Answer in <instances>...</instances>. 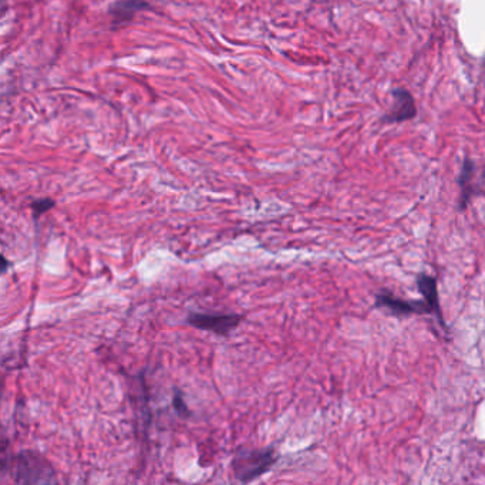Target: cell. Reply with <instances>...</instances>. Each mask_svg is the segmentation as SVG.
Here are the masks:
<instances>
[{
    "instance_id": "1",
    "label": "cell",
    "mask_w": 485,
    "mask_h": 485,
    "mask_svg": "<svg viewBox=\"0 0 485 485\" xmlns=\"http://www.w3.org/2000/svg\"><path fill=\"white\" fill-rule=\"evenodd\" d=\"M3 476L10 473L14 484H56L57 473L48 460L34 450H24L16 456H4L0 460Z\"/></svg>"
},
{
    "instance_id": "2",
    "label": "cell",
    "mask_w": 485,
    "mask_h": 485,
    "mask_svg": "<svg viewBox=\"0 0 485 485\" xmlns=\"http://www.w3.org/2000/svg\"><path fill=\"white\" fill-rule=\"evenodd\" d=\"M277 460L279 454L272 446L265 449L241 447L231 461V470L237 481L246 484L269 473Z\"/></svg>"
},
{
    "instance_id": "3",
    "label": "cell",
    "mask_w": 485,
    "mask_h": 485,
    "mask_svg": "<svg viewBox=\"0 0 485 485\" xmlns=\"http://www.w3.org/2000/svg\"><path fill=\"white\" fill-rule=\"evenodd\" d=\"M245 316L241 313H221V312H190L187 323L195 329L214 333L217 336L228 337L242 323Z\"/></svg>"
},
{
    "instance_id": "4",
    "label": "cell",
    "mask_w": 485,
    "mask_h": 485,
    "mask_svg": "<svg viewBox=\"0 0 485 485\" xmlns=\"http://www.w3.org/2000/svg\"><path fill=\"white\" fill-rule=\"evenodd\" d=\"M376 306L383 307L394 316H410V315H429L433 313L432 307L426 300H403L386 290L377 293Z\"/></svg>"
},
{
    "instance_id": "5",
    "label": "cell",
    "mask_w": 485,
    "mask_h": 485,
    "mask_svg": "<svg viewBox=\"0 0 485 485\" xmlns=\"http://www.w3.org/2000/svg\"><path fill=\"white\" fill-rule=\"evenodd\" d=\"M393 106L392 110L384 116L383 123L397 124L409 121L417 116V107L412 93L403 87H397L392 91Z\"/></svg>"
},
{
    "instance_id": "6",
    "label": "cell",
    "mask_w": 485,
    "mask_h": 485,
    "mask_svg": "<svg viewBox=\"0 0 485 485\" xmlns=\"http://www.w3.org/2000/svg\"><path fill=\"white\" fill-rule=\"evenodd\" d=\"M147 9H150V4L146 0H118L110 6L108 13L113 17V24L120 26L131 21L138 11Z\"/></svg>"
},
{
    "instance_id": "7",
    "label": "cell",
    "mask_w": 485,
    "mask_h": 485,
    "mask_svg": "<svg viewBox=\"0 0 485 485\" xmlns=\"http://www.w3.org/2000/svg\"><path fill=\"white\" fill-rule=\"evenodd\" d=\"M417 286L424 297V300L429 303V306L432 307L433 313L437 316V319L440 320L441 325H444L443 322V312L440 307V299H439V289H437V280L430 276V275H419L417 277Z\"/></svg>"
},
{
    "instance_id": "8",
    "label": "cell",
    "mask_w": 485,
    "mask_h": 485,
    "mask_svg": "<svg viewBox=\"0 0 485 485\" xmlns=\"http://www.w3.org/2000/svg\"><path fill=\"white\" fill-rule=\"evenodd\" d=\"M474 175H476V164L471 160H466L463 170H461V175H460V187H461V200H460V208L464 210L471 198V195L474 194V185H471V183H474Z\"/></svg>"
},
{
    "instance_id": "9",
    "label": "cell",
    "mask_w": 485,
    "mask_h": 485,
    "mask_svg": "<svg viewBox=\"0 0 485 485\" xmlns=\"http://www.w3.org/2000/svg\"><path fill=\"white\" fill-rule=\"evenodd\" d=\"M54 205H56V203L51 198H37V200L31 201L30 210H31L34 221H37L41 215H44L51 208H54Z\"/></svg>"
},
{
    "instance_id": "10",
    "label": "cell",
    "mask_w": 485,
    "mask_h": 485,
    "mask_svg": "<svg viewBox=\"0 0 485 485\" xmlns=\"http://www.w3.org/2000/svg\"><path fill=\"white\" fill-rule=\"evenodd\" d=\"M173 406H174V410L177 412V414L180 417H184V419H188L191 416V412L184 400V396L180 390H175L174 393V397H173Z\"/></svg>"
},
{
    "instance_id": "11",
    "label": "cell",
    "mask_w": 485,
    "mask_h": 485,
    "mask_svg": "<svg viewBox=\"0 0 485 485\" xmlns=\"http://www.w3.org/2000/svg\"><path fill=\"white\" fill-rule=\"evenodd\" d=\"M3 263H4V266H3V272H6L7 270V266H9V262H7V259L3 256Z\"/></svg>"
},
{
    "instance_id": "12",
    "label": "cell",
    "mask_w": 485,
    "mask_h": 485,
    "mask_svg": "<svg viewBox=\"0 0 485 485\" xmlns=\"http://www.w3.org/2000/svg\"><path fill=\"white\" fill-rule=\"evenodd\" d=\"M484 64H485V61H484Z\"/></svg>"
}]
</instances>
